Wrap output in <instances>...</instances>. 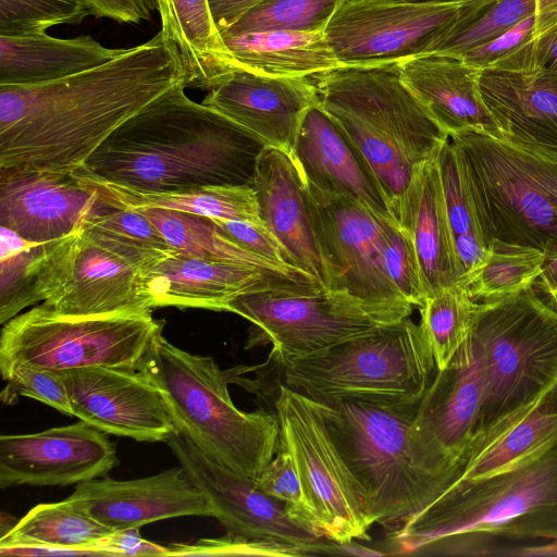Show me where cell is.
Segmentation results:
<instances>
[{"mask_svg": "<svg viewBox=\"0 0 557 557\" xmlns=\"http://www.w3.org/2000/svg\"><path fill=\"white\" fill-rule=\"evenodd\" d=\"M384 269L399 294L412 306L422 307L426 290L414 247L396 224L380 220Z\"/></svg>", "mask_w": 557, "mask_h": 557, "instance_id": "cell-43", "label": "cell"}, {"mask_svg": "<svg viewBox=\"0 0 557 557\" xmlns=\"http://www.w3.org/2000/svg\"><path fill=\"white\" fill-rule=\"evenodd\" d=\"M0 554L3 556H112L109 552L102 549L37 543L0 544Z\"/></svg>", "mask_w": 557, "mask_h": 557, "instance_id": "cell-53", "label": "cell"}, {"mask_svg": "<svg viewBox=\"0 0 557 557\" xmlns=\"http://www.w3.org/2000/svg\"><path fill=\"white\" fill-rule=\"evenodd\" d=\"M458 285L466 287L475 277L488 258L490 247L481 235L461 234L454 237Z\"/></svg>", "mask_w": 557, "mask_h": 557, "instance_id": "cell-49", "label": "cell"}, {"mask_svg": "<svg viewBox=\"0 0 557 557\" xmlns=\"http://www.w3.org/2000/svg\"><path fill=\"white\" fill-rule=\"evenodd\" d=\"M237 69L278 77H307L342 66L324 32L222 34Z\"/></svg>", "mask_w": 557, "mask_h": 557, "instance_id": "cell-33", "label": "cell"}, {"mask_svg": "<svg viewBox=\"0 0 557 557\" xmlns=\"http://www.w3.org/2000/svg\"><path fill=\"white\" fill-rule=\"evenodd\" d=\"M123 207L106 184L75 171L0 166V223L29 242L78 233Z\"/></svg>", "mask_w": 557, "mask_h": 557, "instance_id": "cell-17", "label": "cell"}, {"mask_svg": "<svg viewBox=\"0 0 557 557\" xmlns=\"http://www.w3.org/2000/svg\"><path fill=\"white\" fill-rule=\"evenodd\" d=\"M66 499L113 531L175 517L212 516L203 494L181 465L141 479L103 476L82 482Z\"/></svg>", "mask_w": 557, "mask_h": 557, "instance_id": "cell-22", "label": "cell"}, {"mask_svg": "<svg viewBox=\"0 0 557 557\" xmlns=\"http://www.w3.org/2000/svg\"><path fill=\"white\" fill-rule=\"evenodd\" d=\"M534 38L557 26V0H535Z\"/></svg>", "mask_w": 557, "mask_h": 557, "instance_id": "cell-56", "label": "cell"}, {"mask_svg": "<svg viewBox=\"0 0 557 557\" xmlns=\"http://www.w3.org/2000/svg\"><path fill=\"white\" fill-rule=\"evenodd\" d=\"M123 51L86 35L69 39L46 33L0 36V86L54 82L100 66Z\"/></svg>", "mask_w": 557, "mask_h": 557, "instance_id": "cell-31", "label": "cell"}, {"mask_svg": "<svg viewBox=\"0 0 557 557\" xmlns=\"http://www.w3.org/2000/svg\"><path fill=\"white\" fill-rule=\"evenodd\" d=\"M161 33L175 48L184 86L208 90L236 67L216 27L208 0H158Z\"/></svg>", "mask_w": 557, "mask_h": 557, "instance_id": "cell-32", "label": "cell"}, {"mask_svg": "<svg viewBox=\"0 0 557 557\" xmlns=\"http://www.w3.org/2000/svg\"><path fill=\"white\" fill-rule=\"evenodd\" d=\"M203 104L289 156L307 110L318 103L309 77H278L235 69L209 89Z\"/></svg>", "mask_w": 557, "mask_h": 557, "instance_id": "cell-21", "label": "cell"}, {"mask_svg": "<svg viewBox=\"0 0 557 557\" xmlns=\"http://www.w3.org/2000/svg\"><path fill=\"white\" fill-rule=\"evenodd\" d=\"M292 158L306 183L347 197L376 218L396 224L373 169L346 132L319 102L310 107L304 115Z\"/></svg>", "mask_w": 557, "mask_h": 557, "instance_id": "cell-23", "label": "cell"}, {"mask_svg": "<svg viewBox=\"0 0 557 557\" xmlns=\"http://www.w3.org/2000/svg\"><path fill=\"white\" fill-rule=\"evenodd\" d=\"M556 442L557 385L525 419L479 456L460 480L479 479L505 471Z\"/></svg>", "mask_w": 557, "mask_h": 557, "instance_id": "cell-36", "label": "cell"}, {"mask_svg": "<svg viewBox=\"0 0 557 557\" xmlns=\"http://www.w3.org/2000/svg\"><path fill=\"white\" fill-rule=\"evenodd\" d=\"M479 86L503 140L557 162V73L482 70Z\"/></svg>", "mask_w": 557, "mask_h": 557, "instance_id": "cell-25", "label": "cell"}, {"mask_svg": "<svg viewBox=\"0 0 557 557\" xmlns=\"http://www.w3.org/2000/svg\"><path fill=\"white\" fill-rule=\"evenodd\" d=\"M184 72L161 30L113 60L54 82L0 86V166L75 171Z\"/></svg>", "mask_w": 557, "mask_h": 557, "instance_id": "cell-1", "label": "cell"}, {"mask_svg": "<svg viewBox=\"0 0 557 557\" xmlns=\"http://www.w3.org/2000/svg\"><path fill=\"white\" fill-rule=\"evenodd\" d=\"M255 483L267 495L285 504L295 518L312 525L300 479L293 458L286 449L278 446L274 458L255 480Z\"/></svg>", "mask_w": 557, "mask_h": 557, "instance_id": "cell-45", "label": "cell"}, {"mask_svg": "<svg viewBox=\"0 0 557 557\" xmlns=\"http://www.w3.org/2000/svg\"><path fill=\"white\" fill-rule=\"evenodd\" d=\"M145 214L180 255L240 264L261 271L297 293L324 289L313 276L297 268L252 253L232 240L212 218L162 208H133Z\"/></svg>", "mask_w": 557, "mask_h": 557, "instance_id": "cell-30", "label": "cell"}, {"mask_svg": "<svg viewBox=\"0 0 557 557\" xmlns=\"http://www.w3.org/2000/svg\"><path fill=\"white\" fill-rule=\"evenodd\" d=\"M535 15H532L492 40L469 51L461 60L479 70H500L513 55L534 39Z\"/></svg>", "mask_w": 557, "mask_h": 557, "instance_id": "cell-47", "label": "cell"}, {"mask_svg": "<svg viewBox=\"0 0 557 557\" xmlns=\"http://www.w3.org/2000/svg\"><path fill=\"white\" fill-rule=\"evenodd\" d=\"M252 187L263 224L283 246L293 265L324 286L307 184L292 156L267 146L258 159Z\"/></svg>", "mask_w": 557, "mask_h": 557, "instance_id": "cell-26", "label": "cell"}, {"mask_svg": "<svg viewBox=\"0 0 557 557\" xmlns=\"http://www.w3.org/2000/svg\"><path fill=\"white\" fill-rule=\"evenodd\" d=\"M481 233L493 240L557 253V162L479 132L449 136Z\"/></svg>", "mask_w": 557, "mask_h": 557, "instance_id": "cell-9", "label": "cell"}, {"mask_svg": "<svg viewBox=\"0 0 557 557\" xmlns=\"http://www.w3.org/2000/svg\"><path fill=\"white\" fill-rule=\"evenodd\" d=\"M147 8L154 11L158 8V0H143Z\"/></svg>", "mask_w": 557, "mask_h": 557, "instance_id": "cell-58", "label": "cell"}, {"mask_svg": "<svg viewBox=\"0 0 557 557\" xmlns=\"http://www.w3.org/2000/svg\"><path fill=\"white\" fill-rule=\"evenodd\" d=\"M534 286L557 307V253L545 255L542 272Z\"/></svg>", "mask_w": 557, "mask_h": 557, "instance_id": "cell-55", "label": "cell"}, {"mask_svg": "<svg viewBox=\"0 0 557 557\" xmlns=\"http://www.w3.org/2000/svg\"><path fill=\"white\" fill-rule=\"evenodd\" d=\"M163 325L151 313L70 317L39 305L3 324L1 375L7 380L22 367L54 372L94 366L141 371Z\"/></svg>", "mask_w": 557, "mask_h": 557, "instance_id": "cell-10", "label": "cell"}, {"mask_svg": "<svg viewBox=\"0 0 557 557\" xmlns=\"http://www.w3.org/2000/svg\"><path fill=\"white\" fill-rule=\"evenodd\" d=\"M391 541L394 554L557 556V442L505 471L459 480Z\"/></svg>", "mask_w": 557, "mask_h": 557, "instance_id": "cell-3", "label": "cell"}, {"mask_svg": "<svg viewBox=\"0 0 557 557\" xmlns=\"http://www.w3.org/2000/svg\"><path fill=\"white\" fill-rule=\"evenodd\" d=\"M317 401L372 524L396 528L440 496L413 458L410 428L417 406Z\"/></svg>", "mask_w": 557, "mask_h": 557, "instance_id": "cell-8", "label": "cell"}, {"mask_svg": "<svg viewBox=\"0 0 557 557\" xmlns=\"http://www.w3.org/2000/svg\"><path fill=\"white\" fill-rule=\"evenodd\" d=\"M557 73V26L534 38L524 49V72Z\"/></svg>", "mask_w": 557, "mask_h": 557, "instance_id": "cell-51", "label": "cell"}, {"mask_svg": "<svg viewBox=\"0 0 557 557\" xmlns=\"http://www.w3.org/2000/svg\"><path fill=\"white\" fill-rule=\"evenodd\" d=\"M403 83L448 135L479 132L503 139L479 86L481 70L459 58L431 53L397 63Z\"/></svg>", "mask_w": 557, "mask_h": 557, "instance_id": "cell-27", "label": "cell"}, {"mask_svg": "<svg viewBox=\"0 0 557 557\" xmlns=\"http://www.w3.org/2000/svg\"><path fill=\"white\" fill-rule=\"evenodd\" d=\"M59 373L73 416L98 430L149 443L178 433L165 394L143 371L94 366Z\"/></svg>", "mask_w": 557, "mask_h": 557, "instance_id": "cell-19", "label": "cell"}, {"mask_svg": "<svg viewBox=\"0 0 557 557\" xmlns=\"http://www.w3.org/2000/svg\"><path fill=\"white\" fill-rule=\"evenodd\" d=\"M141 371L165 394L178 432L234 473L256 480L280 445L276 414L243 411L228 392L227 370L212 357L194 355L161 334Z\"/></svg>", "mask_w": 557, "mask_h": 557, "instance_id": "cell-6", "label": "cell"}, {"mask_svg": "<svg viewBox=\"0 0 557 557\" xmlns=\"http://www.w3.org/2000/svg\"><path fill=\"white\" fill-rule=\"evenodd\" d=\"M394 219L414 247L426 296L458 285L454 234L436 157L416 168L395 209Z\"/></svg>", "mask_w": 557, "mask_h": 557, "instance_id": "cell-28", "label": "cell"}, {"mask_svg": "<svg viewBox=\"0 0 557 557\" xmlns=\"http://www.w3.org/2000/svg\"><path fill=\"white\" fill-rule=\"evenodd\" d=\"M306 184L324 288L371 304L413 307L385 272L381 219L347 197Z\"/></svg>", "mask_w": 557, "mask_h": 557, "instance_id": "cell-16", "label": "cell"}, {"mask_svg": "<svg viewBox=\"0 0 557 557\" xmlns=\"http://www.w3.org/2000/svg\"><path fill=\"white\" fill-rule=\"evenodd\" d=\"M443 196L454 237L461 234L482 235L467 176L451 140L445 141L436 154ZM484 238V237H483Z\"/></svg>", "mask_w": 557, "mask_h": 557, "instance_id": "cell-42", "label": "cell"}, {"mask_svg": "<svg viewBox=\"0 0 557 557\" xmlns=\"http://www.w3.org/2000/svg\"><path fill=\"white\" fill-rule=\"evenodd\" d=\"M308 77L319 104L373 169L394 216L416 168L435 158L449 136L403 83L397 63L338 66Z\"/></svg>", "mask_w": 557, "mask_h": 557, "instance_id": "cell-5", "label": "cell"}, {"mask_svg": "<svg viewBox=\"0 0 557 557\" xmlns=\"http://www.w3.org/2000/svg\"><path fill=\"white\" fill-rule=\"evenodd\" d=\"M261 0H208L220 33L236 22L247 10Z\"/></svg>", "mask_w": 557, "mask_h": 557, "instance_id": "cell-54", "label": "cell"}, {"mask_svg": "<svg viewBox=\"0 0 557 557\" xmlns=\"http://www.w3.org/2000/svg\"><path fill=\"white\" fill-rule=\"evenodd\" d=\"M284 384L319 401L414 407L436 369L426 334L409 317L283 366Z\"/></svg>", "mask_w": 557, "mask_h": 557, "instance_id": "cell-7", "label": "cell"}, {"mask_svg": "<svg viewBox=\"0 0 557 557\" xmlns=\"http://www.w3.org/2000/svg\"><path fill=\"white\" fill-rule=\"evenodd\" d=\"M5 381L7 384L0 395L3 404L13 405L18 397L26 396L66 416H73L67 389L59 372L22 367L15 369Z\"/></svg>", "mask_w": 557, "mask_h": 557, "instance_id": "cell-44", "label": "cell"}, {"mask_svg": "<svg viewBox=\"0 0 557 557\" xmlns=\"http://www.w3.org/2000/svg\"><path fill=\"white\" fill-rule=\"evenodd\" d=\"M176 84L115 128L75 172L139 193L252 187L267 144Z\"/></svg>", "mask_w": 557, "mask_h": 557, "instance_id": "cell-2", "label": "cell"}, {"mask_svg": "<svg viewBox=\"0 0 557 557\" xmlns=\"http://www.w3.org/2000/svg\"><path fill=\"white\" fill-rule=\"evenodd\" d=\"M481 405V381L466 339L445 369H435L410 428L414 461L441 495L470 465Z\"/></svg>", "mask_w": 557, "mask_h": 557, "instance_id": "cell-15", "label": "cell"}, {"mask_svg": "<svg viewBox=\"0 0 557 557\" xmlns=\"http://www.w3.org/2000/svg\"><path fill=\"white\" fill-rule=\"evenodd\" d=\"M119 463L107 433L79 420L0 436V487L66 486L106 476Z\"/></svg>", "mask_w": 557, "mask_h": 557, "instance_id": "cell-20", "label": "cell"}, {"mask_svg": "<svg viewBox=\"0 0 557 557\" xmlns=\"http://www.w3.org/2000/svg\"><path fill=\"white\" fill-rule=\"evenodd\" d=\"M535 13V0H491L461 18L432 53L461 58Z\"/></svg>", "mask_w": 557, "mask_h": 557, "instance_id": "cell-39", "label": "cell"}, {"mask_svg": "<svg viewBox=\"0 0 557 557\" xmlns=\"http://www.w3.org/2000/svg\"><path fill=\"white\" fill-rule=\"evenodd\" d=\"M94 15L119 23H140L149 20L151 12L143 0H87Z\"/></svg>", "mask_w": 557, "mask_h": 557, "instance_id": "cell-52", "label": "cell"}, {"mask_svg": "<svg viewBox=\"0 0 557 557\" xmlns=\"http://www.w3.org/2000/svg\"><path fill=\"white\" fill-rule=\"evenodd\" d=\"M227 311L251 322L246 348L272 345L280 366L410 317L412 307L377 305L348 293L262 290L233 299Z\"/></svg>", "mask_w": 557, "mask_h": 557, "instance_id": "cell-11", "label": "cell"}, {"mask_svg": "<svg viewBox=\"0 0 557 557\" xmlns=\"http://www.w3.org/2000/svg\"><path fill=\"white\" fill-rule=\"evenodd\" d=\"M213 220L223 233L248 251L274 262L294 267L283 246L263 223L242 220Z\"/></svg>", "mask_w": 557, "mask_h": 557, "instance_id": "cell-48", "label": "cell"}, {"mask_svg": "<svg viewBox=\"0 0 557 557\" xmlns=\"http://www.w3.org/2000/svg\"><path fill=\"white\" fill-rule=\"evenodd\" d=\"M169 556H305L300 550L228 536L201 539L194 544H171Z\"/></svg>", "mask_w": 557, "mask_h": 557, "instance_id": "cell-46", "label": "cell"}, {"mask_svg": "<svg viewBox=\"0 0 557 557\" xmlns=\"http://www.w3.org/2000/svg\"><path fill=\"white\" fill-rule=\"evenodd\" d=\"M79 232L49 242H29L0 227V323L23 309L46 301L67 281Z\"/></svg>", "mask_w": 557, "mask_h": 557, "instance_id": "cell-29", "label": "cell"}, {"mask_svg": "<svg viewBox=\"0 0 557 557\" xmlns=\"http://www.w3.org/2000/svg\"><path fill=\"white\" fill-rule=\"evenodd\" d=\"M467 341L482 386L473 462L557 385V307L534 285L478 302Z\"/></svg>", "mask_w": 557, "mask_h": 557, "instance_id": "cell-4", "label": "cell"}, {"mask_svg": "<svg viewBox=\"0 0 557 557\" xmlns=\"http://www.w3.org/2000/svg\"><path fill=\"white\" fill-rule=\"evenodd\" d=\"M112 532L113 530L64 499L59 503L38 504L32 508L10 532L0 537V544L37 543L104 550L101 544Z\"/></svg>", "mask_w": 557, "mask_h": 557, "instance_id": "cell-35", "label": "cell"}, {"mask_svg": "<svg viewBox=\"0 0 557 557\" xmlns=\"http://www.w3.org/2000/svg\"><path fill=\"white\" fill-rule=\"evenodd\" d=\"M490 1L344 0L324 34L342 66L399 63L432 53L461 18Z\"/></svg>", "mask_w": 557, "mask_h": 557, "instance_id": "cell-13", "label": "cell"}, {"mask_svg": "<svg viewBox=\"0 0 557 557\" xmlns=\"http://www.w3.org/2000/svg\"><path fill=\"white\" fill-rule=\"evenodd\" d=\"M488 247L485 264L467 286L474 301L500 299L534 285L542 272L544 251L499 240Z\"/></svg>", "mask_w": 557, "mask_h": 557, "instance_id": "cell-37", "label": "cell"}, {"mask_svg": "<svg viewBox=\"0 0 557 557\" xmlns=\"http://www.w3.org/2000/svg\"><path fill=\"white\" fill-rule=\"evenodd\" d=\"M140 289L150 310L174 306L227 311L228 304L244 294L297 293L256 269L180 253L145 268Z\"/></svg>", "mask_w": 557, "mask_h": 557, "instance_id": "cell-24", "label": "cell"}, {"mask_svg": "<svg viewBox=\"0 0 557 557\" xmlns=\"http://www.w3.org/2000/svg\"><path fill=\"white\" fill-rule=\"evenodd\" d=\"M398 1L416 2V3H460V2H467V1H472V0H398Z\"/></svg>", "mask_w": 557, "mask_h": 557, "instance_id": "cell-57", "label": "cell"}, {"mask_svg": "<svg viewBox=\"0 0 557 557\" xmlns=\"http://www.w3.org/2000/svg\"><path fill=\"white\" fill-rule=\"evenodd\" d=\"M274 407L278 446L293 458L312 527L338 544L368 541L372 523L318 401L280 384Z\"/></svg>", "mask_w": 557, "mask_h": 557, "instance_id": "cell-12", "label": "cell"}, {"mask_svg": "<svg viewBox=\"0 0 557 557\" xmlns=\"http://www.w3.org/2000/svg\"><path fill=\"white\" fill-rule=\"evenodd\" d=\"M113 556H169V547L141 537L139 528L113 531L101 544Z\"/></svg>", "mask_w": 557, "mask_h": 557, "instance_id": "cell-50", "label": "cell"}, {"mask_svg": "<svg viewBox=\"0 0 557 557\" xmlns=\"http://www.w3.org/2000/svg\"><path fill=\"white\" fill-rule=\"evenodd\" d=\"M476 306L467 288L456 285L428 297L419 308L436 369H445L468 338Z\"/></svg>", "mask_w": 557, "mask_h": 557, "instance_id": "cell-38", "label": "cell"}, {"mask_svg": "<svg viewBox=\"0 0 557 557\" xmlns=\"http://www.w3.org/2000/svg\"><path fill=\"white\" fill-rule=\"evenodd\" d=\"M344 0H261L222 34L264 30L324 32Z\"/></svg>", "mask_w": 557, "mask_h": 557, "instance_id": "cell-40", "label": "cell"}, {"mask_svg": "<svg viewBox=\"0 0 557 557\" xmlns=\"http://www.w3.org/2000/svg\"><path fill=\"white\" fill-rule=\"evenodd\" d=\"M157 261L88 221L79 231L67 281L42 306L70 317L151 313L141 295L140 272Z\"/></svg>", "mask_w": 557, "mask_h": 557, "instance_id": "cell-18", "label": "cell"}, {"mask_svg": "<svg viewBox=\"0 0 557 557\" xmlns=\"http://www.w3.org/2000/svg\"><path fill=\"white\" fill-rule=\"evenodd\" d=\"M88 15L94 11L87 0H0V36L42 34Z\"/></svg>", "mask_w": 557, "mask_h": 557, "instance_id": "cell-41", "label": "cell"}, {"mask_svg": "<svg viewBox=\"0 0 557 557\" xmlns=\"http://www.w3.org/2000/svg\"><path fill=\"white\" fill-rule=\"evenodd\" d=\"M103 184L128 208H162L212 219L263 223L253 187L206 186L170 193H139Z\"/></svg>", "mask_w": 557, "mask_h": 557, "instance_id": "cell-34", "label": "cell"}, {"mask_svg": "<svg viewBox=\"0 0 557 557\" xmlns=\"http://www.w3.org/2000/svg\"><path fill=\"white\" fill-rule=\"evenodd\" d=\"M166 443L228 536L295 548L305 556L347 555L345 544L295 518L285 504L262 492L253 480L213 460L183 433L172 435Z\"/></svg>", "mask_w": 557, "mask_h": 557, "instance_id": "cell-14", "label": "cell"}]
</instances>
